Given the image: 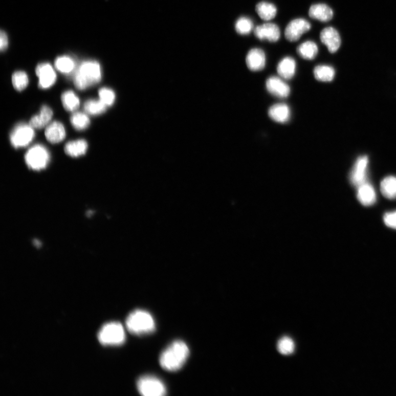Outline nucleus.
I'll return each mask as SVG.
<instances>
[{"label":"nucleus","instance_id":"obj_30","mask_svg":"<svg viewBox=\"0 0 396 396\" xmlns=\"http://www.w3.org/2000/svg\"><path fill=\"white\" fill-rule=\"evenodd\" d=\"M253 29V21L251 18L248 17H241L236 22V31L240 35H248L251 33Z\"/></svg>","mask_w":396,"mask_h":396},{"label":"nucleus","instance_id":"obj_20","mask_svg":"<svg viewBox=\"0 0 396 396\" xmlns=\"http://www.w3.org/2000/svg\"><path fill=\"white\" fill-rule=\"evenodd\" d=\"M278 74L284 79H291L294 77L296 71V62L291 57H285L278 63Z\"/></svg>","mask_w":396,"mask_h":396},{"label":"nucleus","instance_id":"obj_23","mask_svg":"<svg viewBox=\"0 0 396 396\" xmlns=\"http://www.w3.org/2000/svg\"><path fill=\"white\" fill-rule=\"evenodd\" d=\"M255 11L262 20L266 21L274 19L277 14L276 7L273 4L266 2L256 5Z\"/></svg>","mask_w":396,"mask_h":396},{"label":"nucleus","instance_id":"obj_13","mask_svg":"<svg viewBox=\"0 0 396 396\" xmlns=\"http://www.w3.org/2000/svg\"><path fill=\"white\" fill-rule=\"evenodd\" d=\"M266 87L271 95L279 98L288 97L291 92L290 87L282 78L275 76L270 77L267 79Z\"/></svg>","mask_w":396,"mask_h":396},{"label":"nucleus","instance_id":"obj_9","mask_svg":"<svg viewBox=\"0 0 396 396\" xmlns=\"http://www.w3.org/2000/svg\"><path fill=\"white\" fill-rule=\"evenodd\" d=\"M369 164L368 157H359L349 174L351 185L358 188L366 182L367 168Z\"/></svg>","mask_w":396,"mask_h":396},{"label":"nucleus","instance_id":"obj_32","mask_svg":"<svg viewBox=\"0 0 396 396\" xmlns=\"http://www.w3.org/2000/svg\"><path fill=\"white\" fill-rule=\"evenodd\" d=\"M295 348V343L288 337H283L277 344V349L283 355H290L293 353Z\"/></svg>","mask_w":396,"mask_h":396},{"label":"nucleus","instance_id":"obj_6","mask_svg":"<svg viewBox=\"0 0 396 396\" xmlns=\"http://www.w3.org/2000/svg\"><path fill=\"white\" fill-rule=\"evenodd\" d=\"M137 388L139 392L144 396H163L167 392L162 381L153 376H144L139 379Z\"/></svg>","mask_w":396,"mask_h":396},{"label":"nucleus","instance_id":"obj_33","mask_svg":"<svg viewBox=\"0 0 396 396\" xmlns=\"http://www.w3.org/2000/svg\"><path fill=\"white\" fill-rule=\"evenodd\" d=\"M100 100L107 106H112L115 100V93L106 87H102L99 91Z\"/></svg>","mask_w":396,"mask_h":396},{"label":"nucleus","instance_id":"obj_12","mask_svg":"<svg viewBox=\"0 0 396 396\" xmlns=\"http://www.w3.org/2000/svg\"><path fill=\"white\" fill-rule=\"evenodd\" d=\"M321 41L325 45L330 53H335L341 44L340 35L334 28H325L320 33Z\"/></svg>","mask_w":396,"mask_h":396},{"label":"nucleus","instance_id":"obj_28","mask_svg":"<svg viewBox=\"0 0 396 396\" xmlns=\"http://www.w3.org/2000/svg\"><path fill=\"white\" fill-rule=\"evenodd\" d=\"M55 68L61 73L68 74L75 68V62L69 56H61L56 58L55 61Z\"/></svg>","mask_w":396,"mask_h":396},{"label":"nucleus","instance_id":"obj_17","mask_svg":"<svg viewBox=\"0 0 396 396\" xmlns=\"http://www.w3.org/2000/svg\"><path fill=\"white\" fill-rule=\"evenodd\" d=\"M357 198L364 206H371L377 201L375 189L369 183L366 182L358 188Z\"/></svg>","mask_w":396,"mask_h":396},{"label":"nucleus","instance_id":"obj_5","mask_svg":"<svg viewBox=\"0 0 396 396\" xmlns=\"http://www.w3.org/2000/svg\"><path fill=\"white\" fill-rule=\"evenodd\" d=\"M50 157L48 149L42 145L37 144L29 149L25 156L26 164L35 171H40L48 166Z\"/></svg>","mask_w":396,"mask_h":396},{"label":"nucleus","instance_id":"obj_21","mask_svg":"<svg viewBox=\"0 0 396 396\" xmlns=\"http://www.w3.org/2000/svg\"><path fill=\"white\" fill-rule=\"evenodd\" d=\"M87 143L84 139L72 141L64 146V151L69 156L77 158L84 155L87 149Z\"/></svg>","mask_w":396,"mask_h":396},{"label":"nucleus","instance_id":"obj_7","mask_svg":"<svg viewBox=\"0 0 396 396\" xmlns=\"http://www.w3.org/2000/svg\"><path fill=\"white\" fill-rule=\"evenodd\" d=\"M35 137V132L30 124L20 123L14 127L10 135V141L15 148L25 147Z\"/></svg>","mask_w":396,"mask_h":396},{"label":"nucleus","instance_id":"obj_2","mask_svg":"<svg viewBox=\"0 0 396 396\" xmlns=\"http://www.w3.org/2000/svg\"><path fill=\"white\" fill-rule=\"evenodd\" d=\"M101 70L97 61H87L80 64L74 77V83L79 90H85L100 82Z\"/></svg>","mask_w":396,"mask_h":396},{"label":"nucleus","instance_id":"obj_35","mask_svg":"<svg viewBox=\"0 0 396 396\" xmlns=\"http://www.w3.org/2000/svg\"><path fill=\"white\" fill-rule=\"evenodd\" d=\"M9 40L8 37L6 33L3 31H1V34H0V49L2 51H4L8 47Z\"/></svg>","mask_w":396,"mask_h":396},{"label":"nucleus","instance_id":"obj_19","mask_svg":"<svg viewBox=\"0 0 396 396\" xmlns=\"http://www.w3.org/2000/svg\"><path fill=\"white\" fill-rule=\"evenodd\" d=\"M269 116L273 121L280 123L288 122L291 117V110L288 105L280 103L270 107Z\"/></svg>","mask_w":396,"mask_h":396},{"label":"nucleus","instance_id":"obj_18","mask_svg":"<svg viewBox=\"0 0 396 396\" xmlns=\"http://www.w3.org/2000/svg\"><path fill=\"white\" fill-rule=\"evenodd\" d=\"M53 116V110L49 106L43 105L41 108L40 113L38 115L32 117L29 124L35 129H40L48 126L52 120Z\"/></svg>","mask_w":396,"mask_h":396},{"label":"nucleus","instance_id":"obj_1","mask_svg":"<svg viewBox=\"0 0 396 396\" xmlns=\"http://www.w3.org/2000/svg\"><path fill=\"white\" fill-rule=\"evenodd\" d=\"M189 354V350L186 343L180 340L175 341L161 354L160 365L167 371H178L185 364Z\"/></svg>","mask_w":396,"mask_h":396},{"label":"nucleus","instance_id":"obj_27","mask_svg":"<svg viewBox=\"0 0 396 396\" xmlns=\"http://www.w3.org/2000/svg\"><path fill=\"white\" fill-rule=\"evenodd\" d=\"M107 106L100 100H89L84 104V109L86 113L91 115H98L106 112Z\"/></svg>","mask_w":396,"mask_h":396},{"label":"nucleus","instance_id":"obj_24","mask_svg":"<svg viewBox=\"0 0 396 396\" xmlns=\"http://www.w3.org/2000/svg\"><path fill=\"white\" fill-rule=\"evenodd\" d=\"M314 75L317 80L320 82H329L332 81L335 75V71L331 66L327 65H318L314 69Z\"/></svg>","mask_w":396,"mask_h":396},{"label":"nucleus","instance_id":"obj_11","mask_svg":"<svg viewBox=\"0 0 396 396\" xmlns=\"http://www.w3.org/2000/svg\"><path fill=\"white\" fill-rule=\"evenodd\" d=\"M254 34L259 40L271 42H277L281 35L279 27L273 23H266L256 27L254 29Z\"/></svg>","mask_w":396,"mask_h":396},{"label":"nucleus","instance_id":"obj_29","mask_svg":"<svg viewBox=\"0 0 396 396\" xmlns=\"http://www.w3.org/2000/svg\"><path fill=\"white\" fill-rule=\"evenodd\" d=\"M71 123L73 127L78 130H83L89 127L90 120L84 113L77 112L71 117Z\"/></svg>","mask_w":396,"mask_h":396},{"label":"nucleus","instance_id":"obj_3","mask_svg":"<svg viewBox=\"0 0 396 396\" xmlns=\"http://www.w3.org/2000/svg\"><path fill=\"white\" fill-rule=\"evenodd\" d=\"M128 331L136 335H143L152 333L156 329V322L152 315L143 310L132 312L126 320Z\"/></svg>","mask_w":396,"mask_h":396},{"label":"nucleus","instance_id":"obj_15","mask_svg":"<svg viewBox=\"0 0 396 396\" xmlns=\"http://www.w3.org/2000/svg\"><path fill=\"white\" fill-rule=\"evenodd\" d=\"M45 135L49 142L56 144L64 140L65 137V130L62 123L54 121L50 123L47 127Z\"/></svg>","mask_w":396,"mask_h":396},{"label":"nucleus","instance_id":"obj_10","mask_svg":"<svg viewBox=\"0 0 396 396\" xmlns=\"http://www.w3.org/2000/svg\"><path fill=\"white\" fill-rule=\"evenodd\" d=\"M36 74L39 77V86L48 89L56 81L57 76L52 66L48 63H40L36 68Z\"/></svg>","mask_w":396,"mask_h":396},{"label":"nucleus","instance_id":"obj_8","mask_svg":"<svg viewBox=\"0 0 396 396\" xmlns=\"http://www.w3.org/2000/svg\"><path fill=\"white\" fill-rule=\"evenodd\" d=\"M311 27L310 22L305 19H293L290 22L285 29V38L290 42L297 41L303 34L309 32Z\"/></svg>","mask_w":396,"mask_h":396},{"label":"nucleus","instance_id":"obj_26","mask_svg":"<svg viewBox=\"0 0 396 396\" xmlns=\"http://www.w3.org/2000/svg\"><path fill=\"white\" fill-rule=\"evenodd\" d=\"M61 100L64 108L67 111H76L80 105V100L76 94L71 91H66L62 94Z\"/></svg>","mask_w":396,"mask_h":396},{"label":"nucleus","instance_id":"obj_22","mask_svg":"<svg viewBox=\"0 0 396 396\" xmlns=\"http://www.w3.org/2000/svg\"><path fill=\"white\" fill-rule=\"evenodd\" d=\"M297 52L298 55L304 59L312 60L318 54V47L314 41H306L298 47Z\"/></svg>","mask_w":396,"mask_h":396},{"label":"nucleus","instance_id":"obj_4","mask_svg":"<svg viewBox=\"0 0 396 396\" xmlns=\"http://www.w3.org/2000/svg\"><path fill=\"white\" fill-rule=\"evenodd\" d=\"M99 342L105 346H119L126 340V334L119 322H110L102 327L98 333Z\"/></svg>","mask_w":396,"mask_h":396},{"label":"nucleus","instance_id":"obj_14","mask_svg":"<svg viewBox=\"0 0 396 396\" xmlns=\"http://www.w3.org/2000/svg\"><path fill=\"white\" fill-rule=\"evenodd\" d=\"M246 61L248 68L251 71H261L266 64V54L261 49L253 48L248 53Z\"/></svg>","mask_w":396,"mask_h":396},{"label":"nucleus","instance_id":"obj_31","mask_svg":"<svg viewBox=\"0 0 396 396\" xmlns=\"http://www.w3.org/2000/svg\"><path fill=\"white\" fill-rule=\"evenodd\" d=\"M12 81L14 89L18 91L24 90L29 83L28 75L24 71L14 72L12 75Z\"/></svg>","mask_w":396,"mask_h":396},{"label":"nucleus","instance_id":"obj_34","mask_svg":"<svg viewBox=\"0 0 396 396\" xmlns=\"http://www.w3.org/2000/svg\"><path fill=\"white\" fill-rule=\"evenodd\" d=\"M384 221L387 226L396 230V211L386 212L384 216Z\"/></svg>","mask_w":396,"mask_h":396},{"label":"nucleus","instance_id":"obj_16","mask_svg":"<svg viewBox=\"0 0 396 396\" xmlns=\"http://www.w3.org/2000/svg\"><path fill=\"white\" fill-rule=\"evenodd\" d=\"M311 18L322 22L331 20L334 16L333 10L326 4H317L311 6L309 10Z\"/></svg>","mask_w":396,"mask_h":396},{"label":"nucleus","instance_id":"obj_25","mask_svg":"<svg viewBox=\"0 0 396 396\" xmlns=\"http://www.w3.org/2000/svg\"><path fill=\"white\" fill-rule=\"evenodd\" d=\"M381 192L387 199H396V178L388 176L385 178L380 185Z\"/></svg>","mask_w":396,"mask_h":396}]
</instances>
